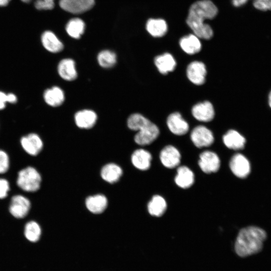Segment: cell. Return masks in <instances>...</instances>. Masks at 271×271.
<instances>
[{
    "label": "cell",
    "instance_id": "74e56055",
    "mask_svg": "<svg viewBox=\"0 0 271 271\" xmlns=\"http://www.w3.org/2000/svg\"><path fill=\"white\" fill-rule=\"evenodd\" d=\"M268 102H269V105L270 107H271V91L270 92L269 96H268Z\"/></svg>",
    "mask_w": 271,
    "mask_h": 271
},
{
    "label": "cell",
    "instance_id": "7a4b0ae2",
    "mask_svg": "<svg viewBox=\"0 0 271 271\" xmlns=\"http://www.w3.org/2000/svg\"><path fill=\"white\" fill-rule=\"evenodd\" d=\"M266 233L262 229L256 226H248L239 232L235 242V250L238 255L245 257L259 252Z\"/></svg>",
    "mask_w": 271,
    "mask_h": 271
},
{
    "label": "cell",
    "instance_id": "4dcf8cb0",
    "mask_svg": "<svg viewBox=\"0 0 271 271\" xmlns=\"http://www.w3.org/2000/svg\"><path fill=\"white\" fill-rule=\"evenodd\" d=\"M17 100V97L14 93H6L0 90V110L5 108L7 103L15 104Z\"/></svg>",
    "mask_w": 271,
    "mask_h": 271
},
{
    "label": "cell",
    "instance_id": "9a60e30c",
    "mask_svg": "<svg viewBox=\"0 0 271 271\" xmlns=\"http://www.w3.org/2000/svg\"><path fill=\"white\" fill-rule=\"evenodd\" d=\"M160 158L165 167L168 168H174L180 164L181 155L175 147L169 145L161 151Z\"/></svg>",
    "mask_w": 271,
    "mask_h": 271
},
{
    "label": "cell",
    "instance_id": "d6a6232c",
    "mask_svg": "<svg viewBox=\"0 0 271 271\" xmlns=\"http://www.w3.org/2000/svg\"><path fill=\"white\" fill-rule=\"evenodd\" d=\"M9 168V158L6 152L0 150V174L6 173Z\"/></svg>",
    "mask_w": 271,
    "mask_h": 271
},
{
    "label": "cell",
    "instance_id": "cb8c5ba5",
    "mask_svg": "<svg viewBox=\"0 0 271 271\" xmlns=\"http://www.w3.org/2000/svg\"><path fill=\"white\" fill-rule=\"evenodd\" d=\"M146 29L153 37H161L168 31V25L162 19H150L146 23Z\"/></svg>",
    "mask_w": 271,
    "mask_h": 271
},
{
    "label": "cell",
    "instance_id": "8992f818",
    "mask_svg": "<svg viewBox=\"0 0 271 271\" xmlns=\"http://www.w3.org/2000/svg\"><path fill=\"white\" fill-rule=\"evenodd\" d=\"M94 0H59V5L63 10L73 14H80L90 10Z\"/></svg>",
    "mask_w": 271,
    "mask_h": 271
},
{
    "label": "cell",
    "instance_id": "8fae6325",
    "mask_svg": "<svg viewBox=\"0 0 271 271\" xmlns=\"http://www.w3.org/2000/svg\"><path fill=\"white\" fill-rule=\"evenodd\" d=\"M21 144L24 151L31 156H36L43 149V143L36 133H30L21 139Z\"/></svg>",
    "mask_w": 271,
    "mask_h": 271
},
{
    "label": "cell",
    "instance_id": "7c38bea8",
    "mask_svg": "<svg viewBox=\"0 0 271 271\" xmlns=\"http://www.w3.org/2000/svg\"><path fill=\"white\" fill-rule=\"evenodd\" d=\"M192 114L195 119L200 121L209 122L213 119L215 111L212 103L205 101L194 105L192 108Z\"/></svg>",
    "mask_w": 271,
    "mask_h": 271
},
{
    "label": "cell",
    "instance_id": "d6986e66",
    "mask_svg": "<svg viewBox=\"0 0 271 271\" xmlns=\"http://www.w3.org/2000/svg\"><path fill=\"white\" fill-rule=\"evenodd\" d=\"M42 44L48 51L56 53L61 52L64 48L61 41L52 32H44L41 36Z\"/></svg>",
    "mask_w": 271,
    "mask_h": 271
},
{
    "label": "cell",
    "instance_id": "1f68e13d",
    "mask_svg": "<svg viewBox=\"0 0 271 271\" xmlns=\"http://www.w3.org/2000/svg\"><path fill=\"white\" fill-rule=\"evenodd\" d=\"M26 3H29L33 0H21ZM54 0H36L34 6L38 10H50L54 8Z\"/></svg>",
    "mask_w": 271,
    "mask_h": 271
},
{
    "label": "cell",
    "instance_id": "5bb4252c",
    "mask_svg": "<svg viewBox=\"0 0 271 271\" xmlns=\"http://www.w3.org/2000/svg\"><path fill=\"white\" fill-rule=\"evenodd\" d=\"M97 120V114L91 109H82L76 112L74 115L75 124L80 128H91L95 124Z\"/></svg>",
    "mask_w": 271,
    "mask_h": 271
},
{
    "label": "cell",
    "instance_id": "ffe728a7",
    "mask_svg": "<svg viewBox=\"0 0 271 271\" xmlns=\"http://www.w3.org/2000/svg\"><path fill=\"white\" fill-rule=\"evenodd\" d=\"M179 45L184 52L189 55L198 53L202 47L199 38L194 34L183 37L179 41Z\"/></svg>",
    "mask_w": 271,
    "mask_h": 271
},
{
    "label": "cell",
    "instance_id": "52a82bcc",
    "mask_svg": "<svg viewBox=\"0 0 271 271\" xmlns=\"http://www.w3.org/2000/svg\"><path fill=\"white\" fill-rule=\"evenodd\" d=\"M206 73V66L201 61H193L187 67L186 74L188 78L192 83L197 85L204 83Z\"/></svg>",
    "mask_w": 271,
    "mask_h": 271
},
{
    "label": "cell",
    "instance_id": "83f0119b",
    "mask_svg": "<svg viewBox=\"0 0 271 271\" xmlns=\"http://www.w3.org/2000/svg\"><path fill=\"white\" fill-rule=\"evenodd\" d=\"M85 30V23L82 20L75 18L71 19L67 24L66 31L72 38L79 39Z\"/></svg>",
    "mask_w": 271,
    "mask_h": 271
},
{
    "label": "cell",
    "instance_id": "484cf974",
    "mask_svg": "<svg viewBox=\"0 0 271 271\" xmlns=\"http://www.w3.org/2000/svg\"><path fill=\"white\" fill-rule=\"evenodd\" d=\"M122 174L121 168L117 165L113 163L105 165L101 170L102 178L109 183H114L118 181Z\"/></svg>",
    "mask_w": 271,
    "mask_h": 271
},
{
    "label": "cell",
    "instance_id": "f546056e",
    "mask_svg": "<svg viewBox=\"0 0 271 271\" xmlns=\"http://www.w3.org/2000/svg\"><path fill=\"white\" fill-rule=\"evenodd\" d=\"M24 234L28 240L36 242L39 240L41 236V227L36 221H29L25 225Z\"/></svg>",
    "mask_w": 271,
    "mask_h": 271
},
{
    "label": "cell",
    "instance_id": "4316f807",
    "mask_svg": "<svg viewBox=\"0 0 271 271\" xmlns=\"http://www.w3.org/2000/svg\"><path fill=\"white\" fill-rule=\"evenodd\" d=\"M167 208V203L165 200L160 195L154 196L148 205L149 213L157 217L161 216L165 212Z\"/></svg>",
    "mask_w": 271,
    "mask_h": 271
},
{
    "label": "cell",
    "instance_id": "4fadbf2b",
    "mask_svg": "<svg viewBox=\"0 0 271 271\" xmlns=\"http://www.w3.org/2000/svg\"><path fill=\"white\" fill-rule=\"evenodd\" d=\"M167 125L173 133L178 136L187 133L189 128L188 122L178 112H173L168 116Z\"/></svg>",
    "mask_w": 271,
    "mask_h": 271
},
{
    "label": "cell",
    "instance_id": "e575fe53",
    "mask_svg": "<svg viewBox=\"0 0 271 271\" xmlns=\"http://www.w3.org/2000/svg\"><path fill=\"white\" fill-rule=\"evenodd\" d=\"M9 190L10 186L8 181L5 179L0 178V199L6 197Z\"/></svg>",
    "mask_w": 271,
    "mask_h": 271
},
{
    "label": "cell",
    "instance_id": "e0dca14e",
    "mask_svg": "<svg viewBox=\"0 0 271 271\" xmlns=\"http://www.w3.org/2000/svg\"><path fill=\"white\" fill-rule=\"evenodd\" d=\"M43 98L45 102L48 105L52 107H58L64 102L65 94L60 87L54 86L45 90Z\"/></svg>",
    "mask_w": 271,
    "mask_h": 271
},
{
    "label": "cell",
    "instance_id": "836d02e7",
    "mask_svg": "<svg viewBox=\"0 0 271 271\" xmlns=\"http://www.w3.org/2000/svg\"><path fill=\"white\" fill-rule=\"evenodd\" d=\"M253 5L261 11H271V0H254Z\"/></svg>",
    "mask_w": 271,
    "mask_h": 271
},
{
    "label": "cell",
    "instance_id": "3957f363",
    "mask_svg": "<svg viewBox=\"0 0 271 271\" xmlns=\"http://www.w3.org/2000/svg\"><path fill=\"white\" fill-rule=\"evenodd\" d=\"M127 125L130 129L138 131L134 140L141 146L151 144L160 133L158 127L155 123L139 113L129 115L127 120Z\"/></svg>",
    "mask_w": 271,
    "mask_h": 271
},
{
    "label": "cell",
    "instance_id": "30bf717a",
    "mask_svg": "<svg viewBox=\"0 0 271 271\" xmlns=\"http://www.w3.org/2000/svg\"><path fill=\"white\" fill-rule=\"evenodd\" d=\"M229 167L232 172L236 177L240 178H246L250 171L248 160L241 154H236L232 157Z\"/></svg>",
    "mask_w": 271,
    "mask_h": 271
},
{
    "label": "cell",
    "instance_id": "6da1fadb",
    "mask_svg": "<svg viewBox=\"0 0 271 271\" xmlns=\"http://www.w3.org/2000/svg\"><path fill=\"white\" fill-rule=\"evenodd\" d=\"M218 13V9L210 0H201L190 7L186 19L188 26L199 38L209 40L213 35L211 26L204 22L212 19Z\"/></svg>",
    "mask_w": 271,
    "mask_h": 271
},
{
    "label": "cell",
    "instance_id": "603a6c76",
    "mask_svg": "<svg viewBox=\"0 0 271 271\" xmlns=\"http://www.w3.org/2000/svg\"><path fill=\"white\" fill-rule=\"evenodd\" d=\"M87 209L94 214L103 212L107 206V199L104 195L97 194L88 197L85 201Z\"/></svg>",
    "mask_w": 271,
    "mask_h": 271
},
{
    "label": "cell",
    "instance_id": "9c48e42d",
    "mask_svg": "<svg viewBox=\"0 0 271 271\" xmlns=\"http://www.w3.org/2000/svg\"><path fill=\"white\" fill-rule=\"evenodd\" d=\"M198 164L203 172L209 174L216 172L219 170L220 161L216 154L206 151L200 155Z\"/></svg>",
    "mask_w": 271,
    "mask_h": 271
},
{
    "label": "cell",
    "instance_id": "8d00e7d4",
    "mask_svg": "<svg viewBox=\"0 0 271 271\" xmlns=\"http://www.w3.org/2000/svg\"><path fill=\"white\" fill-rule=\"evenodd\" d=\"M11 0H0V7L7 6Z\"/></svg>",
    "mask_w": 271,
    "mask_h": 271
},
{
    "label": "cell",
    "instance_id": "f1b7e54d",
    "mask_svg": "<svg viewBox=\"0 0 271 271\" xmlns=\"http://www.w3.org/2000/svg\"><path fill=\"white\" fill-rule=\"evenodd\" d=\"M97 60L98 64L101 67L109 68L115 65L117 58L114 52L108 50H104L98 53Z\"/></svg>",
    "mask_w": 271,
    "mask_h": 271
},
{
    "label": "cell",
    "instance_id": "ac0fdd59",
    "mask_svg": "<svg viewBox=\"0 0 271 271\" xmlns=\"http://www.w3.org/2000/svg\"><path fill=\"white\" fill-rule=\"evenodd\" d=\"M154 63L158 71L163 75L173 71L176 66L175 59L169 53L156 56L154 59Z\"/></svg>",
    "mask_w": 271,
    "mask_h": 271
},
{
    "label": "cell",
    "instance_id": "ba28073f",
    "mask_svg": "<svg viewBox=\"0 0 271 271\" xmlns=\"http://www.w3.org/2000/svg\"><path fill=\"white\" fill-rule=\"evenodd\" d=\"M30 207L31 203L27 198L21 195H17L12 198L9 210L14 217L23 218L28 214Z\"/></svg>",
    "mask_w": 271,
    "mask_h": 271
},
{
    "label": "cell",
    "instance_id": "44dd1931",
    "mask_svg": "<svg viewBox=\"0 0 271 271\" xmlns=\"http://www.w3.org/2000/svg\"><path fill=\"white\" fill-rule=\"evenodd\" d=\"M223 142L229 149L238 150L244 148L245 139L238 131L234 129L229 130L223 136Z\"/></svg>",
    "mask_w": 271,
    "mask_h": 271
},
{
    "label": "cell",
    "instance_id": "2e32d148",
    "mask_svg": "<svg viewBox=\"0 0 271 271\" xmlns=\"http://www.w3.org/2000/svg\"><path fill=\"white\" fill-rule=\"evenodd\" d=\"M57 71L60 77L66 81H73L77 77L75 61L70 58H65L58 63Z\"/></svg>",
    "mask_w": 271,
    "mask_h": 271
},
{
    "label": "cell",
    "instance_id": "7402d4cb",
    "mask_svg": "<svg viewBox=\"0 0 271 271\" xmlns=\"http://www.w3.org/2000/svg\"><path fill=\"white\" fill-rule=\"evenodd\" d=\"M152 155L148 151L144 149H138L133 152L131 157L133 165L137 169L145 171L151 166Z\"/></svg>",
    "mask_w": 271,
    "mask_h": 271
},
{
    "label": "cell",
    "instance_id": "d590c367",
    "mask_svg": "<svg viewBox=\"0 0 271 271\" xmlns=\"http://www.w3.org/2000/svg\"><path fill=\"white\" fill-rule=\"evenodd\" d=\"M248 0H232V5L235 7H239L246 4Z\"/></svg>",
    "mask_w": 271,
    "mask_h": 271
},
{
    "label": "cell",
    "instance_id": "d4e9b609",
    "mask_svg": "<svg viewBox=\"0 0 271 271\" xmlns=\"http://www.w3.org/2000/svg\"><path fill=\"white\" fill-rule=\"evenodd\" d=\"M194 181V174L189 168L182 166L178 169L175 182L178 186L184 189L188 188L193 185Z\"/></svg>",
    "mask_w": 271,
    "mask_h": 271
},
{
    "label": "cell",
    "instance_id": "5b68a950",
    "mask_svg": "<svg viewBox=\"0 0 271 271\" xmlns=\"http://www.w3.org/2000/svg\"><path fill=\"white\" fill-rule=\"evenodd\" d=\"M190 138L194 145L198 148L208 147L214 142L212 132L203 125H198L194 128Z\"/></svg>",
    "mask_w": 271,
    "mask_h": 271
},
{
    "label": "cell",
    "instance_id": "277c9868",
    "mask_svg": "<svg viewBox=\"0 0 271 271\" xmlns=\"http://www.w3.org/2000/svg\"><path fill=\"white\" fill-rule=\"evenodd\" d=\"M41 177L39 173L32 167H28L21 170L17 178L18 186L23 190L33 192L39 189Z\"/></svg>",
    "mask_w": 271,
    "mask_h": 271
}]
</instances>
